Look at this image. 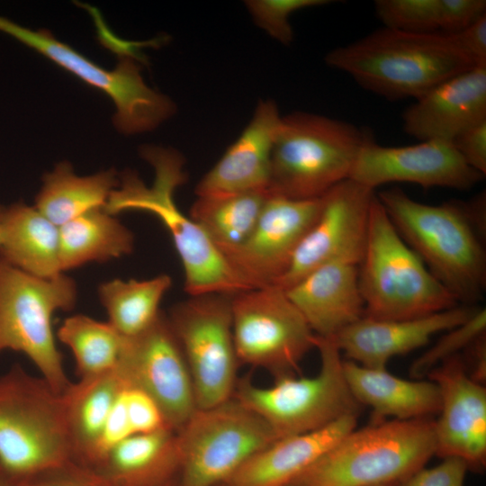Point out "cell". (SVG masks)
<instances>
[{"mask_svg":"<svg viewBox=\"0 0 486 486\" xmlns=\"http://www.w3.org/2000/svg\"><path fill=\"white\" fill-rule=\"evenodd\" d=\"M58 338L71 350L79 378L114 370L125 340L108 321L84 314L67 318L58 330Z\"/></svg>","mask_w":486,"mask_h":486,"instance_id":"1f68e13d","label":"cell"},{"mask_svg":"<svg viewBox=\"0 0 486 486\" xmlns=\"http://www.w3.org/2000/svg\"><path fill=\"white\" fill-rule=\"evenodd\" d=\"M394 228L460 304L475 305L486 289V255L478 228L485 197L438 205L410 198L399 187L376 194Z\"/></svg>","mask_w":486,"mask_h":486,"instance_id":"6da1fadb","label":"cell"},{"mask_svg":"<svg viewBox=\"0 0 486 486\" xmlns=\"http://www.w3.org/2000/svg\"><path fill=\"white\" fill-rule=\"evenodd\" d=\"M69 460L63 393L12 366L0 376V469L17 482Z\"/></svg>","mask_w":486,"mask_h":486,"instance_id":"52a82bcc","label":"cell"},{"mask_svg":"<svg viewBox=\"0 0 486 486\" xmlns=\"http://www.w3.org/2000/svg\"><path fill=\"white\" fill-rule=\"evenodd\" d=\"M367 130L320 114L283 116L271 156L268 192L307 200L324 195L348 179Z\"/></svg>","mask_w":486,"mask_h":486,"instance_id":"8992f818","label":"cell"},{"mask_svg":"<svg viewBox=\"0 0 486 486\" xmlns=\"http://www.w3.org/2000/svg\"><path fill=\"white\" fill-rule=\"evenodd\" d=\"M320 367L313 376L284 375L269 386L238 379L233 398L256 413L277 438L311 432L347 417L362 406L346 382L341 352L331 338L315 335Z\"/></svg>","mask_w":486,"mask_h":486,"instance_id":"ba28073f","label":"cell"},{"mask_svg":"<svg viewBox=\"0 0 486 486\" xmlns=\"http://www.w3.org/2000/svg\"><path fill=\"white\" fill-rule=\"evenodd\" d=\"M76 282L64 273L53 278L29 274L0 256V354H24L58 392L72 383L57 347L52 316L76 302Z\"/></svg>","mask_w":486,"mask_h":486,"instance_id":"9c48e42d","label":"cell"},{"mask_svg":"<svg viewBox=\"0 0 486 486\" xmlns=\"http://www.w3.org/2000/svg\"><path fill=\"white\" fill-rule=\"evenodd\" d=\"M12 482L14 486H106L94 471L72 460Z\"/></svg>","mask_w":486,"mask_h":486,"instance_id":"d590c367","label":"cell"},{"mask_svg":"<svg viewBox=\"0 0 486 486\" xmlns=\"http://www.w3.org/2000/svg\"><path fill=\"white\" fill-rule=\"evenodd\" d=\"M469 467L463 460L446 457L433 467H422L394 486H464Z\"/></svg>","mask_w":486,"mask_h":486,"instance_id":"74e56055","label":"cell"},{"mask_svg":"<svg viewBox=\"0 0 486 486\" xmlns=\"http://www.w3.org/2000/svg\"><path fill=\"white\" fill-rule=\"evenodd\" d=\"M141 157L154 169L152 184L147 186L134 172L125 171L104 211L113 216L125 211H142L160 220L181 259L188 295L234 294L248 290L202 228L175 202V191L187 177L183 157L174 149L151 146L141 148Z\"/></svg>","mask_w":486,"mask_h":486,"instance_id":"3957f363","label":"cell"},{"mask_svg":"<svg viewBox=\"0 0 486 486\" xmlns=\"http://www.w3.org/2000/svg\"><path fill=\"white\" fill-rule=\"evenodd\" d=\"M359 416H347L322 428L275 439L253 455L224 486H290L345 435Z\"/></svg>","mask_w":486,"mask_h":486,"instance_id":"603a6c76","label":"cell"},{"mask_svg":"<svg viewBox=\"0 0 486 486\" xmlns=\"http://www.w3.org/2000/svg\"><path fill=\"white\" fill-rule=\"evenodd\" d=\"M374 7L383 27L409 32H441V0H376Z\"/></svg>","mask_w":486,"mask_h":486,"instance_id":"836d02e7","label":"cell"},{"mask_svg":"<svg viewBox=\"0 0 486 486\" xmlns=\"http://www.w3.org/2000/svg\"><path fill=\"white\" fill-rule=\"evenodd\" d=\"M177 486H220L277 439L270 427L235 398L198 408L177 432Z\"/></svg>","mask_w":486,"mask_h":486,"instance_id":"30bf717a","label":"cell"},{"mask_svg":"<svg viewBox=\"0 0 486 486\" xmlns=\"http://www.w3.org/2000/svg\"><path fill=\"white\" fill-rule=\"evenodd\" d=\"M328 0H248L245 2L256 24L284 45L293 40L290 16L296 11L324 5Z\"/></svg>","mask_w":486,"mask_h":486,"instance_id":"e575fe53","label":"cell"},{"mask_svg":"<svg viewBox=\"0 0 486 486\" xmlns=\"http://www.w3.org/2000/svg\"><path fill=\"white\" fill-rule=\"evenodd\" d=\"M123 395L133 434L149 433L167 428L158 405L147 393L136 388L126 387Z\"/></svg>","mask_w":486,"mask_h":486,"instance_id":"8d00e7d4","label":"cell"},{"mask_svg":"<svg viewBox=\"0 0 486 486\" xmlns=\"http://www.w3.org/2000/svg\"><path fill=\"white\" fill-rule=\"evenodd\" d=\"M0 32L108 95L116 108L114 124L122 133L150 131L176 112L169 97L146 84L135 58L124 56L113 70H107L45 30H32L0 15Z\"/></svg>","mask_w":486,"mask_h":486,"instance_id":"8fae6325","label":"cell"},{"mask_svg":"<svg viewBox=\"0 0 486 486\" xmlns=\"http://www.w3.org/2000/svg\"><path fill=\"white\" fill-rule=\"evenodd\" d=\"M441 4L444 33L460 31L486 14L485 0H441Z\"/></svg>","mask_w":486,"mask_h":486,"instance_id":"f35d334b","label":"cell"},{"mask_svg":"<svg viewBox=\"0 0 486 486\" xmlns=\"http://www.w3.org/2000/svg\"><path fill=\"white\" fill-rule=\"evenodd\" d=\"M0 256L36 277L53 278L63 272L59 262V230L34 206H5Z\"/></svg>","mask_w":486,"mask_h":486,"instance_id":"4316f807","label":"cell"},{"mask_svg":"<svg viewBox=\"0 0 486 486\" xmlns=\"http://www.w3.org/2000/svg\"><path fill=\"white\" fill-rule=\"evenodd\" d=\"M348 387L363 407L372 409V422L428 418L438 414L441 396L438 386L428 379L415 381L393 375L386 368H370L344 360Z\"/></svg>","mask_w":486,"mask_h":486,"instance_id":"cb8c5ba5","label":"cell"},{"mask_svg":"<svg viewBox=\"0 0 486 486\" xmlns=\"http://www.w3.org/2000/svg\"><path fill=\"white\" fill-rule=\"evenodd\" d=\"M359 285L364 316L376 320L423 317L460 303L403 240L374 194Z\"/></svg>","mask_w":486,"mask_h":486,"instance_id":"5b68a950","label":"cell"},{"mask_svg":"<svg viewBox=\"0 0 486 486\" xmlns=\"http://www.w3.org/2000/svg\"><path fill=\"white\" fill-rule=\"evenodd\" d=\"M436 455L435 420L386 419L345 435L290 486H392Z\"/></svg>","mask_w":486,"mask_h":486,"instance_id":"277c9868","label":"cell"},{"mask_svg":"<svg viewBox=\"0 0 486 486\" xmlns=\"http://www.w3.org/2000/svg\"><path fill=\"white\" fill-rule=\"evenodd\" d=\"M332 68L388 99H418L473 67L448 33L409 32L382 27L325 57Z\"/></svg>","mask_w":486,"mask_h":486,"instance_id":"7a4b0ae2","label":"cell"},{"mask_svg":"<svg viewBox=\"0 0 486 486\" xmlns=\"http://www.w3.org/2000/svg\"><path fill=\"white\" fill-rule=\"evenodd\" d=\"M359 265L354 259L331 260L285 290L316 336L333 338L364 316Z\"/></svg>","mask_w":486,"mask_h":486,"instance_id":"7402d4cb","label":"cell"},{"mask_svg":"<svg viewBox=\"0 0 486 486\" xmlns=\"http://www.w3.org/2000/svg\"><path fill=\"white\" fill-rule=\"evenodd\" d=\"M4 212H5V206L0 204V243L2 239V234H3V223H4Z\"/></svg>","mask_w":486,"mask_h":486,"instance_id":"7bdbcfd3","label":"cell"},{"mask_svg":"<svg viewBox=\"0 0 486 486\" xmlns=\"http://www.w3.org/2000/svg\"><path fill=\"white\" fill-rule=\"evenodd\" d=\"M116 371L127 387L151 397L166 424L178 432L198 409L181 346L162 311L142 333L126 338Z\"/></svg>","mask_w":486,"mask_h":486,"instance_id":"5bb4252c","label":"cell"},{"mask_svg":"<svg viewBox=\"0 0 486 486\" xmlns=\"http://www.w3.org/2000/svg\"><path fill=\"white\" fill-rule=\"evenodd\" d=\"M374 190L351 179L322 195L320 212L276 283L286 290L309 273L338 258L362 260Z\"/></svg>","mask_w":486,"mask_h":486,"instance_id":"9a60e30c","label":"cell"},{"mask_svg":"<svg viewBox=\"0 0 486 486\" xmlns=\"http://www.w3.org/2000/svg\"><path fill=\"white\" fill-rule=\"evenodd\" d=\"M440 391L435 420L436 455L454 457L478 469L486 461V389L466 370L461 355L435 367L427 376Z\"/></svg>","mask_w":486,"mask_h":486,"instance_id":"ac0fdd59","label":"cell"},{"mask_svg":"<svg viewBox=\"0 0 486 486\" xmlns=\"http://www.w3.org/2000/svg\"><path fill=\"white\" fill-rule=\"evenodd\" d=\"M479 308L459 304L430 315L403 320H376L364 316L331 338L341 353L358 364L386 368L394 356L426 346L438 333L454 328Z\"/></svg>","mask_w":486,"mask_h":486,"instance_id":"d6986e66","label":"cell"},{"mask_svg":"<svg viewBox=\"0 0 486 486\" xmlns=\"http://www.w3.org/2000/svg\"><path fill=\"white\" fill-rule=\"evenodd\" d=\"M231 315L240 364L266 370L274 379L295 374L302 360L314 348L315 334L279 286L234 293Z\"/></svg>","mask_w":486,"mask_h":486,"instance_id":"4fadbf2b","label":"cell"},{"mask_svg":"<svg viewBox=\"0 0 486 486\" xmlns=\"http://www.w3.org/2000/svg\"><path fill=\"white\" fill-rule=\"evenodd\" d=\"M58 230L63 273L91 262L122 257L134 248L133 233L104 208L86 212Z\"/></svg>","mask_w":486,"mask_h":486,"instance_id":"f1b7e54d","label":"cell"},{"mask_svg":"<svg viewBox=\"0 0 486 486\" xmlns=\"http://www.w3.org/2000/svg\"><path fill=\"white\" fill-rule=\"evenodd\" d=\"M220 486H224L223 484L220 485Z\"/></svg>","mask_w":486,"mask_h":486,"instance_id":"f6af8a7d","label":"cell"},{"mask_svg":"<svg viewBox=\"0 0 486 486\" xmlns=\"http://www.w3.org/2000/svg\"><path fill=\"white\" fill-rule=\"evenodd\" d=\"M171 286L172 278L167 274L146 280L113 279L98 287V297L108 322L123 337L131 338L157 320L161 300Z\"/></svg>","mask_w":486,"mask_h":486,"instance_id":"4dcf8cb0","label":"cell"},{"mask_svg":"<svg viewBox=\"0 0 486 486\" xmlns=\"http://www.w3.org/2000/svg\"><path fill=\"white\" fill-rule=\"evenodd\" d=\"M179 469L177 432L165 428L122 439L91 470L106 486H162L176 479Z\"/></svg>","mask_w":486,"mask_h":486,"instance_id":"d4e9b609","label":"cell"},{"mask_svg":"<svg viewBox=\"0 0 486 486\" xmlns=\"http://www.w3.org/2000/svg\"><path fill=\"white\" fill-rule=\"evenodd\" d=\"M232 295H189L167 315L191 374L198 408L222 403L236 389L240 363L232 331Z\"/></svg>","mask_w":486,"mask_h":486,"instance_id":"7c38bea8","label":"cell"},{"mask_svg":"<svg viewBox=\"0 0 486 486\" xmlns=\"http://www.w3.org/2000/svg\"><path fill=\"white\" fill-rule=\"evenodd\" d=\"M452 143L471 167L485 176L486 121L467 129Z\"/></svg>","mask_w":486,"mask_h":486,"instance_id":"ab89813d","label":"cell"},{"mask_svg":"<svg viewBox=\"0 0 486 486\" xmlns=\"http://www.w3.org/2000/svg\"><path fill=\"white\" fill-rule=\"evenodd\" d=\"M127 386L116 369L80 378L63 392L72 461L91 469L116 401Z\"/></svg>","mask_w":486,"mask_h":486,"instance_id":"484cf974","label":"cell"},{"mask_svg":"<svg viewBox=\"0 0 486 486\" xmlns=\"http://www.w3.org/2000/svg\"><path fill=\"white\" fill-rule=\"evenodd\" d=\"M162 486H177L176 479H175V480H173V481H171V482H167V483H166V484H164Z\"/></svg>","mask_w":486,"mask_h":486,"instance_id":"ee69618b","label":"cell"},{"mask_svg":"<svg viewBox=\"0 0 486 486\" xmlns=\"http://www.w3.org/2000/svg\"><path fill=\"white\" fill-rule=\"evenodd\" d=\"M483 176L464 161L450 141L425 140L387 147L371 138L361 148L349 179L373 190L400 182L423 188L468 190Z\"/></svg>","mask_w":486,"mask_h":486,"instance_id":"e0dca14e","label":"cell"},{"mask_svg":"<svg viewBox=\"0 0 486 486\" xmlns=\"http://www.w3.org/2000/svg\"><path fill=\"white\" fill-rule=\"evenodd\" d=\"M486 121V67H473L439 84L403 112L404 131L418 140L452 142Z\"/></svg>","mask_w":486,"mask_h":486,"instance_id":"ffe728a7","label":"cell"},{"mask_svg":"<svg viewBox=\"0 0 486 486\" xmlns=\"http://www.w3.org/2000/svg\"><path fill=\"white\" fill-rule=\"evenodd\" d=\"M0 486H14L12 481L0 469Z\"/></svg>","mask_w":486,"mask_h":486,"instance_id":"b9f144b4","label":"cell"},{"mask_svg":"<svg viewBox=\"0 0 486 486\" xmlns=\"http://www.w3.org/2000/svg\"><path fill=\"white\" fill-rule=\"evenodd\" d=\"M119 185L114 169L79 176L68 162H60L43 176L35 208L58 227L96 209L104 208Z\"/></svg>","mask_w":486,"mask_h":486,"instance_id":"83f0119b","label":"cell"},{"mask_svg":"<svg viewBox=\"0 0 486 486\" xmlns=\"http://www.w3.org/2000/svg\"><path fill=\"white\" fill-rule=\"evenodd\" d=\"M268 194V191H251L197 196L188 215L226 258L253 231Z\"/></svg>","mask_w":486,"mask_h":486,"instance_id":"f546056e","label":"cell"},{"mask_svg":"<svg viewBox=\"0 0 486 486\" xmlns=\"http://www.w3.org/2000/svg\"><path fill=\"white\" fill-rule=\"evenodd\" d=\"M282 118L274 101H259L238 138L199 181L196 195L268 191L272 150Z\"/></svg>","mask_w":486,"mask_h":486,"instance_id":"44dd1931","label":"cell"},{"mask_svg":"<svg viewBox=\"0 0 486 486\" xmlns=\"http://www.w3.org/2000/svg\"><path fill=\"white\" fill-rule=\"evenodd\" d=\"M392 486H393V485H392Z\"/></svg>","mask_w":486,"mask_h":486,"instance_id":"bcb514c9","label":"cell"},{"mask_svg":"<svg viewBox=\"0 0 486 486\" xmlns=\"http://www.w3.org/2000/svg\"><path fill=\"white\" fill-rule=\"evenodd\" d=\"M486 310L479 308L462 324L445 331L444 335L418 356L410 365V373L416 379H422L446 360L469 348L485 335Z\"/></svg>","mask_w":486,"mask_h":486,"instance_id":"d6a6232c","label":"cell"},{"mask_svg":"<svg viewBox=\"0 0 486 486\" xmlns=\"http://www.w3.org/2000/svg\"><path fill=\"white\" fill-rule=\"evenodd\" d=\"M321 206L322 196L297 200L269 193L249 237L226 256L248 289L276 284Z\"/></svg>","mask_w":486,"mask_h":486,"instance_id":"2e32d148","label":"cell"},{"mask_svg":"<svg viewBox=\"0 0 486 486\" xmlns=\"http://www.w3.org/2000/svg\"><path fill=\"white\" fill-rule=\"evenodd\" d=\"M448 34L475 67H486V14L467 27Z\"/></svg>","mask_w":486,"mask_h":486,"instance_id":"60d3db41","label":"cell"}]
</instances>
